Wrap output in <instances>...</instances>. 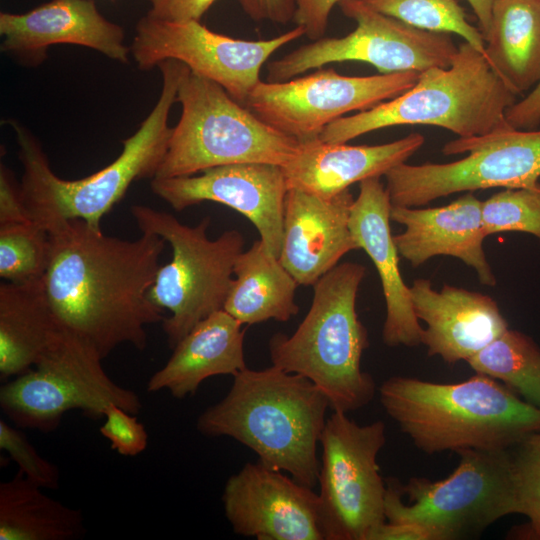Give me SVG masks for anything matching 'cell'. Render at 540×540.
Instances as JSON below:
<instances>
[{"label":"cell","mask_w":540,"mask_h":540,"mask_svg":"<svg viewBox=\"0 0 540 540\" xmlns=\"http://www.w3.org/2000/svg\"><path fill=\"white\" fill-rule=\"evenodd\" d=\"M51 253L44 289L58 323L106 358L116 347L147 346L146 326L164 319L149 298L165 240L104 235L81 219L48 230Z\"/></svg>","instance_id":"obj_1"},{"label":"cell","mask_w":540,"mask_h":540,"mask_svg":"<svg viewBox=\"0 0 540 540\" xmlns=\"http://www.w3.org/2000/svg\"><path fill=\"white\" fill-rule=\"evenodd\" d=\"M328 408L327 397L304 376L274 365L245 368L233 376L226 396L199 415L196 427L206 436L235 439L259 462L314 488Z\"/></svg>","instance_id":"obj_2"},{"label":"cell","mask_w":540,"mask_h":540,"mask_svg":"<svg viewBox=\"0 0 540 540\" xmlns=\"http://www.w3.org/2000/svg\"><path fill=\"white\" fill-rule=\"evenodd\" d=\"M379 396L401 431L428 454L505 450L540 432L539 407L480 373L459 383L393 376Z\"/></svg>","instance_id":"obj_3"},{"label":"cell","mask_w":540,"mask_h":540,"mask_svg":"<svg viewBox=\"0 0 540 540\" xmlns=\"http://www.w3.org/2000/svg\"><path fill=\"white\" fill-rule=\"evenodd\" d=\"M162 89L157 103L137 131L123 140L120 155L103 169L77 180L58 177L50 168L39 141L14 120L23 165L21 194L32 222L48 231L56 224L81 219L101 230L102 218L124 197L130 185L154 178L166 154L172 127L171 108L177 102L180 80L187 66L177 60L159 63Z\"/></svg>","instance_id":"obj_4"},{"label":"cell","mask_w":540,"mask_h":540,"mask_svg":"<svg viewBox=\"0 0 540 540\" xmlns=\"http://www.w3.org/2000/svg\"><path fill=\"white\" fill-rule=\"evenodd\" d=\"M365 272L356 262L336 265L313 285L311 306L294 333L269 340L272 365L309 379L333 411L358 410L376 391L372 376L361 369L369 341L356 298Z\"/></svg>","instance_id":"obj_5"},{"label":"cell","mask_w":540,"mask_h":540,"mask_svg":"<svg viewBox=\"0 0 540 540\" xmlns=\"http://www.w3.org/2000/svg\"><path fill=\"white\" fill-rule=\"evenodd\" d=\"M516 94L491 68L484 54L462 42L452 64L420 72L413 87L368 110L344 116L319 138L346 143L363 134L397 125H433L459 138L511 129L505 114Z\"/></svg>","instance_id":"obj_6"},{"label":"cell","mask_w":540,"mask_h":540,"mask_svg":"<svg viewBox=\"0 0 540 540\" xmlns=\"http://www.w3.org/2000/svg\"><path fill=\"white\" fill-rule=\"evenodd\" d=\"M177 102L181 115L154 178L191 176L236 163L283 166L299 148V141L266 124L222 86L188 67Z\"/></svg>","instance_id":"obj_7"},{"label":"cell","mask_w":540,"mask_h":540,"mask_svg":"<svg viewBox=\"0 0 540 540\" xmlns=\"http://www.w3.org/2000/svg\"><path fill=\"white\" fill-rule=\"evenodd\" d=\"M131 214L141 232L160 236L172 249V259L159 267L148 294L155 305L171 313L162 327L173 348L197 323L223 309L244 238L233 229L209 239V217L191 227L145 205H133Z\"/></svg>","instance_id":"obj_8"},{"label":"cell","mask_w":540,"mask_h":540,"mask_svg":"<svg viewBox=\"0 0 540 540\" xmlns=\"http://www.w3.org/2000/svg\"><path fill=\"white\" fill-rule=\"evenodd\" d=\"M456 469L445 479L386 481L388 522H414L441 540L480 534L500 518L518 514L510 449H461Z\"/></svg>","instance_id":"obj_9"},{"label":"cell","mask_w":540,"mask_h":540,"mask_svg":"<svg viewBox=\"0 0 540 540\" xmlns=\"http://www.w3.org/2000/svg\"><path fill=\"white\" fill-rule=\"evenodd\" d=\"M102 360L92 345L61 327L33 368L2 384L0 408L15 426L43 433L56 430L72 410L100 419L116 404L137 415L139 396L114 382Z\"/></svg>","instance_id":"obj_10"},{"label":"cell","mask_w":540,"mask_h":540,"mask_svg":"<svg viewBox=\"0 0 540 540\" xmlns=\"http://www.w3.org/2000/svg\"><path fill=\"white\" fill-rule=\"evenodd\" d=\"M445 155L469 154L449 163L399 164L384 176L391 205L419 207L463 191L540 189V130L508 129L446 143Z\"/></svg>","instance_id":"obj_11"},{"label":"cell","mask_w":540,"mask_h":540,"mask_svg":"<svg viewBox=\"0 0 540 540\" xmlns=\"http://www.w3.org/2000/svg\"><path fill=\"white\" fill-rule=\"evenodd\" d=\"M333 411L320 439L318 484L324 540H369L386 521V485L377 455L386 442L382 421L360 425Z\"/></svg>","instance_id":"obj_12"},{"label":"cell","mask_w":540,"mask_h":540,"mask_svg":"<svg viewBox=\"0 0 540 540\" xmlns=\"http://www.w3.org/2000/svg\"><path fill=\"white\" fill-rule=\"evenodd\" d=\"M342 13L356 27L343 37H323L267 66L268 82H283L329 63L359 61L380 73L423 72L449 67L458 47L448 33L430 32L380 13L362 0H341Z\"/></svg>","instance_id":"obj_13"},{"label":"cell","mask_w":540,"mask_h":540,"mask_svg":"<svg viewBox=\"0 0 540 540\" xmlns=\"http://www.w3.org/2000/svg\"><path fill=\"white\" fill-rule=\"evenodd\" d=\"M420 72L345 76L332 68L283 82L260 81L244 102L266 124L299 142L319 138L326 126L365 111L414 86Z\"/></svg>","instance_id":"obj_14"},{"label":"cell","mask_w":540,"mask_h":540,"mask_svg":"<svg viewBox=\"0 0 540 540\" xmlns=\"http://www.w3.org/2000/svg\"><path fill=\"white\" fill-rule=\"evenodd\" d=\"M304 35L296 26L271 39L242 40L211 31L200 21L168 22L146 15L136 25L130 52L140 70L169 59L180 61L244 104L270 56Z\"/></svg>","instance_id":"obj_15"},{"label":"cell","mask_w":540,"mask_h":540,"mask_svg":"<svg viewBox=\"0 0 540 540\" xmlns=\"http://www.w3.org/2000/svg\"><path fill=\"white\" fill-rule=\"evenodd\" d=\"M151 189L176 211L205 201L234 209L255 226L267 250L279 257L288 191L281 166L268 163L217 166L198 175L153 178Z\"/></svg>","instance_id":"obj_16"},{"label":"cell","mask_w":540,"mask_h":540,"mask_svg":"<svg viewBox=\"0 0 540 540\" xmlns=\"http://www.w3.org/2000/svg\"><path fill=\"white\" fill-rule=\"evenodd\" d=\"M222 502L238 535L258 540H324L318 494L259 461L246 463L228 478Z\"/></svg>","instance_id":"obj_17"},{"label":"cell","mask_w":540,"mask_h":540,"mask_svg":"<svg viewBox=\"0 0 540 540\" xmlns=\"http://www.w3.org/2000/svg\"><path fill=\"white\" fill-rule=\"evenodd\" d=\"M0 34L1 51L30 66L45 61L57 44L94 49L121 63L131 53L123 28L102 16L94 0H51L26 13L1 12Z\"/></svg>","instance_id":"obj_18"},{"label":"cell","mask_w":540,"mask_h":540,"mask_svg":"<svg viewBox=\"0 0 540 540\" xmlns=\"http://www.w3.org/2000/svg\"><path fill=\"white\" fill-rule=\"evenodd\" d=\"M353 202L349 189L331 198L288 189L279 260L299 285L313 286L359 249L349 227Z\"/></svg>","instance_id":"obj_19"},{"label":"cell","mask_w":540,"mask_h":540,"mask_svg":"<svg viewBox=\"0 0 540 540\" xmlns=\"http://www.w3.org/2000/svg\"><path fill=\"white\" fill-rule=\"evenodd\" d=\"M410 294L416 317L426 324L421 344L447 363L467 361L508 328L488 295L451 285L436 291L424 278L413 281Z\"/></svg>","instance_id":"obj_20"},{"label":"cell","mask_w":540,"mask_h":540,"mask_svg":"<svg viewBox=\"0 0 540 540\" xmlns=\"http://www.w3.org/2000/svg\"><path fill=\"white\" fill-rule=\"evenodd\" d=\"M391 202L380 178L359 183V194L351 207L349 227L359 249L372 260L380 277L386 303L382 339L387 346L413 347L421 344L423 328L412 305L410 286L399 268V252L390 228Z\"/></svg>","instance_id":"obj_21"},{"label":"cell","mask_w":540,"mask_h":540,"mask_svg":"<svg viewBox=\"0 0 540 540\" xmlns=\"http://www.w3.org/2000/svg\"><path fill=\"white\" fill-rule=\"evenodd\" d=\"M481 206L482 201L471 193L442 207L391 205V221L405 227L393 236L399 255L413 267L438 255L456 257L476 271L482 284L495 286L496 278L483 250L486 234Z\"/></svg>","instance_id":"obj_22"},{"label":"cell","mask_w":540,"mask_h":540,"mask_svg":"<svg viewBox=\"0 0 540 540\" xmlns=\"http://www.w3.org/2000/svg\"><path fill=\"white\" fill-rule=\"evenodd\" d=\"M424 141L419 133L372 146L328 143L316 138L300 142L295 155L281 167L288 189L331 198L354 183L384 176L405 163Z\"/></svg>","instance_id":"obj_23"},{"label":"cell","mask_w":540,"mask_h":540,"mask_svg":"<svg viewBox=\"0 0 540 540\" xmlns=\"http://www.w3.org/2000/svg\"><path fill=\"white\" fill-rule=\"evenodd\" d=\"M246 329L224 309L197 323L172 349L166 364L148 380L150 393L167 390L183 399L214 376L232 375L247 368L244 356Z\"/></svg>","instance_id":"obj_24"},{"label":"cell","mask_w":540,"mask_h":540,"mask_svg":"<svg viewBox=\"0 0 540 540\" xmlns=\"http://www.w3.org/2000/svg\"><path fill=\"white\" fill-rule=\"evenodd\" d=\"M61 325L43 279L0 285V376L14 378L33 368L47 352Z\"/></svg>","instance_id":"obj_25"},{"label":"cell","mask_w":540,"mask_h":540,"mask_svg":"<svg viewBox=\"0 0 540 540\" xmlns=\"http://www.w3.org/2000/svg\"><path fill=\"white\" fill-rule=\"evenodd\" d=\"M233 272L223 309L241 324L286 322L299 312L295 301L299 284L260 239L238 256Z\"/></svg>","instance_id":"obj_26"},{"label":"cell","mask_w":540,"mask_h":540,"mask_svg":"<svg viewBox=\"0 0 540 540\" xmlns=\"http://www.w3.org/2000/svg\"><path fill=\"white\" fill-rule=\"evenodd\" d=\"M485 57L516 94L540 81V0H494Z\"/></svg>","instance_id":"obj_27"},{"label":"cell","mask_w":540,"mask_h":540,"mask_svg":"<svg viewBox=\"0 0 540 540\" xmlns=\"http://www.w3.org/2000/svg\"><path fill=\"white\" fill-rule=\"evenodd\" d=\"M18 472L0 484V540H77L85 535L81 510L42 491Z\"/></svg>","instance_id":"obj_28"},{"label":"cell","mask_w":540,"mask_h":540,"mask_svg":"<svg viewBox=\"0 0 540 540\" xmlns=\"http://www.w3.org/2000/svg\"><path fill=\"white\" fill-rule=\"evenodd\" d=\"M466 362L540 408V348L529 336L507 328Z\"/></svg>","instance_id":"obj_29"},{"label":"cell","mask_w":540,"mask_h":540,"mask_svg":"<svg viewBox=\"0 0 540 540\" xmlns=\"http://www.w3.org/2000/svg\"><path fill=\"white\" fill-rule=\"evenodd\" d=\"M374 10L421 30L454 33L485 55V40L457 0H362Z\"/></svg>","instance_id":"obj_30"},{"label":"cell","mask_w":540,"mask_h":540,"mask_svg":"<svg viewBox=\"0 0 540 540\" xmlns=\"http://www.w3.org/2000/svg\"><path fill=\"white\" fill-rule=\"evenodd\" d=\"M50 253L48 231L34 222L0 225V276L8 282L43 279Z\"/></svg>","instance_id":"obj_31"},{"label":"cell","mask_w":540,"mask_h":540,"mask_svg":"<svg viewBox=\"0 0 540 540\" xmlns=\"http://www.w3.org/2000/svg\"><path fill=\"white\" fill-rule=\"evenodd\" d=\"M486 236L524 232L540 241V189L505 188L482 202Z\"/></svg>","instance_id":"obj_32"},{"label":"cell","mask_w":540,"mask_h":540,"mask_svg":"<svg viewBox=\"0 0 540 540\" xmlns=\"http://www.w3.org/2000/svg\"><path fill=\"white\" fill-rule=\"evenodd\" d=\"M518 514L529 519L528 535L540 539V432L510 448Z\"/></svg>","instance_id":"obj_33"},{"label":"cell","mask_w":540,"mask_h":540,"mask_svg":"<svg viewBox=\"0 0 540 540\" xmlns=\"http://www.w3.org/2000/svg\"><path fill=\"white\" fill-rule=\"evenodd\" d=\"M20 429L0 420V448L8 453L27 479L43 489H57L59 468L42 457Z\"/></svg>","instance_id":"obj_34"},{"label":"cell","mask_w":540,"mask_h":540,"mask_svg":"<svg viewBox=\"0 0 540 540\" xmlns=\"http://www.w3.org/2000/svg\"><path fill=\"white\" fill-rule=\"evenodd\" d=\"M104 419L100 433L109 440L111 448L118 454L135 457L147 448L148 433L135 414L111 404Z\"/></svg>","instance_id":"obj_35"},{"label":"cell","mask_w":540,"mask_h":540,"mask_svg":"<svg viewBox=\"0 0 540 540\" xmlns=\"http://www.w3.org/2000/svg\"><path fill=\"white\" fill-rule=\"evenodd\" d=\"M341 0H294L295 13L293 22L303 28L305 36L311 41L324 37L329 15L333 7Z\"/></svg>","instance_id":"obj_36"},{"label":"cell","mask_w":540,"mask_h":540,"mask_svg":"<svg viewBox=\"0 0 540 540\" xmlns=\"http://www.w3.org/2000/svg\"><path fill=\"white\" fill-rule=\"evenodd\" d=\"M32 222L25 206L20 184L3 164L0 167V225Z\"/></svg>","instance_id":"obj_37"},{"label":"cell","mask_w":540,"mask_h":540,"mask_svg":"<svg viewBox=\"0 0 540 540\" xmlns=\"http://www.w3.org/2000/svg\"><path fill=\"white\" fill-rule=\"evenodd\" d=\"M148 16L168 22L200 21L216 0H146Z\"/></svg>","instance_id":"obj_38"},{"label":"cell","mask_w":540,"mask_h":540,"mask_svg":"<svg viewBox=\"0 0 540 540\" xmlns=\"http://www.w3.org/2000/svg\"><path fill=\"white\" fill-rule=\"evenodd\" d=\"M244 12L255 21L286 24L293 20L294 0H238Z\"/></svg>","instance_id":"obj_39"},{"label":"cell","mask_w":540,"mask_h":540,"mask_svg":"<svg viewBox=\"0 0 540 540\" xmlns=\"http://www.w3.org/2000/svg\"><path fill=\"white\" fill-rule=\"evenodd\" d=\"M507 123L514 129L533 130L540 124V81L522 100L516 101L505 114Z\"/></svg>","instance_id":"obj_40"},{"label":"cell","mask_w":540,"mask_h":540,"mask_svg":"<svg viewBox=\"0 0 540 540\" xmlns=\"http://www.w3.org/2000/svg\"><path fill=\"white\" fill-rule=\"evenodd\" d=\"M369 540H441L438 533L414 522H388L379 525Z\"/></svg>","instance_id":"obj_41"},{"label":"cell","mask_w":540,"mask_h":540,"mask_svg":"<svg viewBox=\"0 0 540 540\" xmlns=\"http://www.w3.org/2000/svg\"><path fill=\"white\" fill-rule=\"evenodd\" d=\"M479 23V29L485 37L490 29L494 0H467Z\"/></svg>","instance_id":"obj_42"}]
</instances>
